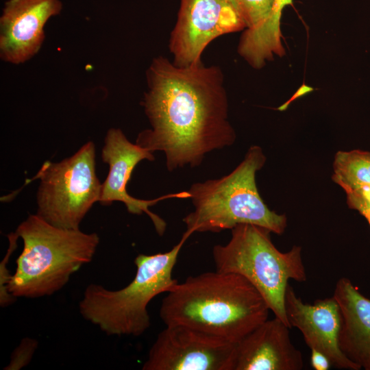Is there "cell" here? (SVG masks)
Instances as JSON below:
<instances>
[{"label":"cell","mask_w":370,"mask_h":370,"mask_svg":"<svg viewBox=\"0 0 370 370\" xmlns=\"http://www.w3.org/2000/svg\"><path fill=\"white\" fill-rule=\"evenodd\" d=\"M15 233L23 247L8 291L16 298L43 297L60 291L92 261L99 243L97 233L60 228L37 214H29Z\"/></svg>","instance_id":"obj_3"},{"label":"cell","mask_w":370,"mask_h":370,"mask_svg":"<svg viewBox=\"0 0 370 370\" xmlns=\"http://www.w3.org/2000/svg\"><path fill=\"white\" fill-rule=\"evenodd\" d=\"M146 77L143 105L151 128L142 131L136 143L152 152L163 151L169 171L199 166L206 153L235 142L219 66L202 62L179 66L158 56Z\"/></svg>","instance_id":"obj_1"},{"label":"cell","mask_w":370,"mask_h":370,"mask_svg":"<svg viewBox=\"0 0 370 370\" xmlns=\"http://www.w3.org/2000/svg\"><path fill=\"white\" fill-rule=\"evenodd\" d=\"M270 309L243 276L215 271L189 276L163 298L166 325H182L236 343L268 319Z\"/></svg>","instance_id":"obj_2"},{"label":"cell","mask_w":370,"mask_h":370,"mask_svg":"<svg viewBox=\"0 0 370 370\" xmlns=\"http://www.w3.org/2000/svg\"><path fill=\"white\" fill-rule=\"evenodd\" d=\"M275 0H230L242 18L246 29L256 28L271 15Z\"/></svg>","instance_id":"obj_16"},{"label":"cell","mask_w":370,"mask_h":370,"mask_svg":"<svg viewBox=\"0 0 370 370\" xmlns=\"http://www.w3.org/2000/svg\"><path fill=\"white\" fill-rule=\"evenodd\" d=\"M36 177L40 180L36 214L54 226L79 230L85 215L99 201L101 184L91 141L59 162H45Z\"/></svg>","instance_id":"obj_7"},{"label":"cell","mask_w":370,"mask_h":370,"mask_svg":"<svg viewBox=\"0 0 370 370\" xmlns=\"http://www.w3.org/2000/svg\"><path fill=\"white\" fill-rule=\"evenodd\" d=\"M104 141L101 158L103 162L109 165V172L106 180L101 184L99 202L103 206H109L114 201H121L125 205L128 212L131 214H147L158 234L162 236L166 230V223L163 219L149 210V207L166 199L190 198L189 192L168 194L151 200L132 197L126 188L132 173L141 160H153V152L136 143H131L119 128L110 129Z\"/></svg>","instance_id":"obj_10"},{"label":"cell","mask_w":370,"mask_h":370,"mask_svg":"<svg viewBox=\"0 0 370 370\" xmlns=\"http://www.w3.org/2000/svg\"><path fill=\"white\" fill-rule=\"evenodd\" d=\"M289 329L275 317L260 324L236 343L232 370H301L303 356Z\"/></svg>","instance_id":"obj_13"},{"label":"cell","mask_w":370,"mask_h":370,"mask_svg":"<svg viewBox=\"0 0 370 370\" xmlns=\"http://www.w3.org/2000/svg\"><path fill=\"white\" fill-rule=\"evenodd\" d=\"M333 297L341 312V351L360 369L370 370V299L345 277L338 280Z\"/></svg>","instance_id":"obj_14"},{"label":"cell","mask_w":370,"mask_h":370,"mask_svg":"<svg viewBox=\"0 0 370 370\" xmlns=\"http://www.w3.org/2000/svg\"><path fill=\"white\" fill-rule=\"evenodd\" d=\"M360 214L366 219L370 227V208L363 210Z\"/></svg>","instance_id":"obj_20"},{"label":"cell","mask_w":370,"mask_h":370,"mask_svg":"<svg viewBox=\"0 0 370 370\" xmlns=\"http://www.w3.org/2000/svg\"><path fill=\"white\" fill-rule=\"evenodd\" d=\"M231 231L227 244L216 245L212 249L216 270L236 273L247 280L263 297L275 317L290 328L284 306L288 281L307 280L301 247L294 245L289 251L282 252L272 243L271 232L256 225L240 224Z\"/></svg>","instance_id":"obj_6"},{"label":"cell","mask_w":370,"mask_h":370,"mask_svg":"<svg viewBox=\"0 0 370 370\" xmlns=\"http://www.w3.org/2000/svg\"><path fill=\"white\" fill-rule=\"evenodd\" d=\"M310 365L314 370H328L332 367L328 357L320 351L310 349Z\"/></svg>","instance_id":"obj_19"},{"label":"cell","mask_w":370,"mask_h":370,"mask_svg":"<svg viewBox=\"0 0 370 370\" xmlns=\"http://www.w3.org/2000/svg\"><path fill=\"white\" fill-rule=\"evenodd\" d=\"M8 237L9 239V247L0 264V305L2 308L10 306L16 299L8 291V285L12 275L10 273L7 265L12 252L17 247L16 241L18 236L14 232L8 235Z\"/></svg>","instance_id":"obj_17"},{"label":"cell","mask_w":370,"mask_h":370,"mask_svg":"<svg viewBox=\"0 0 370 370\" xmlns=\"http://www.w3.org/2000/svg\"><path fill=\"white\" fill-rule=\"evenodd\" d=\"M266 160L262 148L254 145L230 173L192 184L188 191L194 210L183 219L186 230L193 233L219 232L240 224H252L283 234L286 216L268 208L256 183V173Z\"/></svg>","instance_id":"obj_4"},{"label":"cell","mask_w":370,"mask_h":370,"mask_svg":"<svg viewBox=\"0 0 370 370\" xmlns=\"http://www.w3.org/2000/svg\"><path fill=\"white\" fill-rule=\"evenodd\" d=\"M246 29L230 0H180L169 48L179 66L201 63V56L215 38Z\"/></svg>","instance_id":"obj_8"},{"label":"cell","mask_w":370,"mask_h":370,"mask_svg":"<svg viewBox=\"0 0 370 370\" xmlns=\"http://www.w3.org/2000/svg\"><path fill=\"white\" fill-rule=\"evenodd\" d=\"M332 179L347 195L349 208L359 213L370 208V152L338 151L334 156Z\"/></svg>","instance_id":"obj_15"},{"label":"cell","mask_w":370,"mask_h":370,"mask_svg":"<svg viewBox=\"0 0 370 370\" xmlns=\"http://www.w3.org/2000/svg\"><path fill=\"white\" fill-rule=\"evenodd\" d=\"M285 311L290 328H297L310 349L325 354L332 367L340 369L360 370L341 351L338 336L341 325L339 306L332 297L305 303L293 286L288 284L284 297Z\"/></svg>","instance_id":"obj_12"},{"label":"cell","mask_w":370,"mask_h":370,"mask_svg":"<svg viewBox=\"0 0 370 370\" xmlns=\"http://www.w3.org/2000/svg\"><path fill=\"white\" fill-rule=\"evenodd\" d=\"M192 234L186 230L168 251L138 254L134 259L135 277L123 288L110 290L100 284H88L79 303L80 314L108 335L144 334L151 325L148 304L178 283L172 273L182 247Z\"/></svg>","instance_id":"obj_5"},{"label":"cell","mask_w":370,"mask_h":370,"mask_svg":"<svg viewBox=\"0 0 370 370\" xmlns=\"http://www.w3.org/2000/svg\"><path fill=\"white\" fill-rule=\"evenodd\" d=\"M236 343L182 325H166L143 370H232Z\"/></svg>","instance_id":"obj_9"},{"label":"cell","mask_w":370,"mask_h":370,"mask_svg":"<svg viewBox=\"0 0 370 370\" xmlns=\"http://www.w3.org/2000/svg\"><path fill=\"white\" fill-rule=\"evenodd\" d=\"M38 346V342L36 339L29 337L23 338L12 352L10 361L3 369L20 370L26 367L31 362Z\"/></svg>","instance_id":"obj_18"},{"label":"cell","mask_w":370,"mask_h":370,"mask_svg":"<svg viewBox=\"0 0 370 370\" xmlns=\"http://www.w3.org/2000/svg\"><path fill=\"white\" fill-rule=\"evenodd\" d=\"M60 0H8L0 18V58L13 64L24 63L40 49L44 27L60 14Z\"/></svg>","instance_id":"obj_11"}]
</instances>
